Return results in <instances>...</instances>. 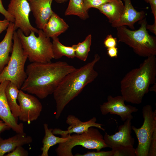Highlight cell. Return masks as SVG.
I'll return each mask as SVG.
<instances>
[{"mask_svg":"<svg viewBox=\"0 0 156 156\" xmlns=\"http://www.w3.org/2000/svg\"><path fill=\"white\" fill-rule=\"evenodd\" d=\"M156 80L155 55L147 57L139 67L128 72L120 82L121 96L125 101L135 104L141 103Z\"/></svg>","mask_w":156,"mask_h":156,"instance_id":"3957f363","label":"cell"},{"mask_svg":"<svg viewBox=\"0 0 156 156\" xmlns=\"http://www.w3.org/2000/svg\"><path fill=\"white\" fill-rule=\"evenodd\" d=\"M5 81L0 84V118L17 133H23L24 126L22 123L18 124L13 116L9 106L5 94V89L9 82Z\"/></svg>","mask_w":156,"mask_h":156,"instance_id":"5bb4252c","label":"cell"},{"mask_svg":"<svg viewBox=\"0 0 156 156\" xmlns=\"http://www.w3.org/2000/svg\"><path fill=\"white\" fill-rule=\"evenodd\" d=\"M19 89L14 84L9 81L5 89L7 102L12 114L17 119L20 113V106L17 100Z\"/></svg>","mask_w":156,"mask_h":156,"instance_id":"44dd1931","label":"cell"},{"mask_svg":"<svg viewBox=\"0 0 156 156\" xmlns=\"http://www.w3.org/2000/svg\"><path fill=\"white\" fill-rule=\"evenodd\" d=\"M45 135L42 140V147L41 148L42 153L41 156H48V152L51 147L55 145L65 142L68 140L65 138L59 137L55 136L52 132L53 129H49L47 123L43 125Z\"/></svg>","mask_w":156,"mask_h":156,"instance_id":"7402d4cb","label":"cell"},{"mask_svg":"<svg viewBox=\"0 0 156 156\" xmlns=\"http://www.w3.org/2000/svg\"><path fill=\"white\" fill-rule=\"evenodd\" d=\"M15 30L14 23L10 22L4 38L0 42V73L9 61V54L12 51L13 36Z\"/></svg>","mask_w":156,"mask_h":156,"instance_id":"ac0fdd59","label":"cell"},{"mask_svg":"<svg viewBox=\"0 0 156 156\" xmlns=\"http://www.w3.org/2000/svg\"><path fill=\"white\" fill-rule=\"evenodd\" d=\"M53 0H30L29 1L31 11L39 29L43 28L54 12L51 8Z\"/></svg>","mask_w":156,"mask_h":156,"instance_id":"9a60e30c","label":"cell"},{"mask_svg":"<svg viewBox=\"0 0 156 156\" xmlns=\"http://www.w3.org/2000/svg\"><path fill=\"white\" fill-rule=\"evenodd\" d=\"M0 156H3L6 153L13 151L17 147L29 144L32 142L31 136L26 135L24 132L17 133L12 137L3 139L0 136Z\"/></svg>","mask_w":156,"mask_h":156,"instance_id":"e0dca14e","label":"cell"},{"mask_svg":"<svg viewBox=\"0 0 156 156\" xmlns=\"http://www.w3.org/2000/svg\"><path fill=\"white\" fill-rule=\"evenodd\" d=\"M68 28L64 19L53 12L42 30L47 37L52 38L58 37Z\"/></svg>","mask_w":156,"mask_h":156,"instance_id":"ffe728a7","label":"cell"},{"mask_svg":"<svg viewBox=\"0 0 156 156\" xmlns=\"http://www.w3.org/2000/svg\"><path fill=\"white\" fill-rule=\"evenodd\" d=\"M13 40L12 49L9 61L0 73V84L4 81H8L20 89L27 77L24 67L28 57L16 30L14 32Z\"/></svg>","mask_w":156,"mask_h":156,"instance_id":"8992f818","label":"cell"},{"mask_svg":"<svg viewBox=\"0 0 156 156\" xmlns=\"http://www.w3.org/2000/svg\"><path fill=\"white\" fill-rule=\"evenodd\" d=\"M67 136L68 140L65 142L59 144L55 150L58 156H73L72 149L78 145L88 149H96L97 151L108 147L103 135L93 127H90L86 132L72 135L68 134Z\"/></svg>","mask_w":156,"mask_h":156,"instance_id":"52a82bcc","label":"cell"},{"mask_svg":"<svg viewBox=\"0 0 156 156\" xmlns=\"http://www.w3.org/2000/svg\"><path fill=\"white\" fill-rule=\"evenodd\" d=\"M29 2L30 0H27ZM57 3H65L68 1V0H53Z\"/></svg>","mask_w":156,"mask_h":156,"instance_id":"74e56055","label":"cell"},{"mask_svg":"<svg viewBox=\"0 0 156 156\" xmlns=\"http://www.w3.org/2000/svg\"><path fill=\"white\" fill-rule=\"evenodd\" d=\"M100 58L98 54H95L92 61L76 68L62 81L53 93L56 105V119L59 118L66 106L97 77L98 74L94 67Z\"/></svg>","mask_w":156,"mask_h":156,"instance_id":"7a4b0ae2","label":"cell"},{"mask_svg":"<svg viewBox=\"0 0 156 156\" xmlns=\"http://www.w3.org/2000/svg\"><path fill=\"white\" fill-rule=\"evenodd\" d=\"M112 156H135V149L133 146H121L111 148Z\"/></svg>","mask_w":156,"mask_h":156,"instance_id":"484cf974","label":"cell"},{"mask_svg":"<svg viewBox=\"0 0 156 156\" xmlns=\"http://www.w3.org/2000/svg\"><path fill=\"white\" fill-rule=\"evenodd\" d=\"M145 2L147 3H148V0H144Z\"/></svg>","mask_w":156,"mask_h":156,"instance_id":"ab89813d","label":"cell"},{"mask_svg":"<svg viewBox=\"0 0 156 156\" xmlns=\"http://www.w3.org/2000/svg\"><path fill=\"white\" fill-rule=\"evenodd\" d=\"M76 68L64 61L31 63L27 67V77L20 89L44 99L53 94L64 77Z\"/></svg>","mask_w":156,"mask_h":156,"instance_id":"6da1fadb","label":"cell"},{"mask_svg":"<svg viewBox=\"0 0 156 156\" xmlns=\"http://www.w3.org/2000/svg\"><path fill=\"white\" fill-rule=\"evenodd\" d=\"M10 129L6 124L2 120H0V132Z\"/></svg>","mask_w":156,"mask_h":156,"instance_id":"8d00e7d4","label":"cell"},{"mask_svg":"<svg viewBox=\"0 0 156 156\" xmlns=\"http://www.w3.org/2000/svg\"><path fill=\"white\" fill-rule=\"evenodd\" d=\"M17 100L20 109L18 118L21 121L30 124L38 119L42 111V106L36 97L20 89Z\"/></svg>","mask_w":156,"mask_h":156,"instance_id":"30bf717a","label":"cell"},{"mask_svg":"<svg viewBox=\"0 0 156 156\" xmlns=\"http://www.w3.org/2000/svg\"><path fill=\"white\" fill-rule=\"evenodd\" d=\"M155 83L153 86L151 88V89H150V90L151 91H154L156 92V84Z\"/></svg>","mask_w":156,"mask_h":156,"instance_id":"f35d334b","label":"cell"},{"mask_svg":"<svg viewBox=\"0 0 156 156\" xmlns=\"http://www.w3.org/2000/svg\"><path fill=\"white\" fill-rule=\"evenodd\" d=\"M139 22L140 26L136 30H131L124 26L116 28L118 42L128 45L140 56L148 57L155 55L156 37L148 33L146 17Z\"/></svg>","mask_w":156,"mask_h":156,"instance_id":"277c9868","label":"cell"},{"mask_svg":"<svg viewBox=\"0 0 156 156\" xmlns=\"http://www.w3.org/2000/svg\"><path fill=\"white\" fill-rule=\"evenodd\" d=\"M151 7V12L154 17V22L156 23V0H148Z\"/></svg>","mask_w":156,"mask_h":156,"instance_id":"836d02e7","label":"cell"},{"mask_svg":"<svg viewBox=\"0 0 156 156\" xmlns=\"http://www.w3.org/2000/svg\"><path fill=\"white\" fill-rule=\"evenodd\" d=\"M92 40V35L89 34L83 41L72 46L75 50V57L84 62L86 60L90 51Z\"/></svg>","mask_w":156,"mask_h":156,"instance_id":"d4e9b609","label":"cell"},{"mask_svg":"<svg viewBox=\"0 0 156 156\" xmlns=\"http://www.w3.org/2000/svg\"><path fill=\"white\" fill-rule=\"evenodd\" d=\"M125 101L121 95L113 97L111 95L107 97V101L100 106L102 114L106 115L109 113L116 114L120 116L121 120L124 122L127 119L132 120V114L138 111V109L130 105H125Z\"/></svg>","mask_w":156,"mask_h":156,"instance_id":"8fae6325","label":"cell"},{"mask_svg":"<svg viewBox=\"0 0 156 156\" xmlns=\"http://www.w3.org/2000/svg\"><path fill=\"white\" fill-rule=\"evenodd\" d=\"M52 39V49L54 59H59L63 56L71 59L75 57V50L72 46L63 45L60 41L58 37Z\"/></svg>","mask_w":156,"mask_h":156,"instance_id":"603a6c76","label":"cell"},{"mask_svg":"<svg viewBox=\"0 0 156 156\" xmlns=\"http://www.w3.org/2000/svg\"><path fill=\"white\" fill-rule=\"evenodd\" d=\"M112 25L118 22L122 15L124 4L121 0H112L102 5L97 9Z\"/></svg>","mask_w":156,"mask_h":156,"instance_id":"d6986e66","label":"cell"},{"mask_svg":"<svg viewBox=\"0 0 156 156\" xmlns=\"http://www.w3.org/2000/svg\"><path fill=\"white\" fill-rule=\"evenodd\" d=\"M156 156V129L153 135L148 156Z\"/></svg>","mask_w":156,"mask_h":156,"instance_id":"4dcf8cb0","label":"cell"},{"mask_svg":"<svg viewBox=\"0 0 156 156\" xmlns=\"http://www.w3.org/2000/svg\"><path fill=\"white\" fill-rule=\"evenodd\" d=\"M107 54L111 58H116L118 57V48L116 47H114L107 49Z\"/></svg>","mask_w":156,"mask_h":156,"instance_id":"d6a6232c","label":"cell"},{"mask_svg":"<svg viewBox=\"0 0 156 156\" xmlns=\"http://www.w3.org/2000/svg\"><path fill=\"white\" fill-rule=\"evenodd\" d=\"M112 0H83L84 8L87 11L90 8L98 9L103 4Z\"/></svg>","mask_w":156,"mask_h":156,"instance_id":"4316f807","label":"cell"},{"mask_svg":"<svg viewBox=\"0 0 156 156\" xmlns=\"http://www.w3.org/2000/svg\"><path fill=\"white\" fill-rule=\"evenodd\" d=\"M121 0L124 3L122 15L118 22L111 25V26L114 28L127 26L132 30H134L135 24L145 17V12L143 11H138L135 9L131 0Z\"/></svg>","mask_w":156,"mask_h":156,"instance_id":"2e32d148","label":"cell"},{"mask_svg":"<svg viewBox=\"0 0 156 156\" xmlns=\"http://www.w3.org/2000/svg\"><path fill=\"white\" fill-rule=\"evenodd\" d=\"M144 121L141 127L138 128L131 126L138 141L135 149L136 156H148L152 138L156 129V111H153L151 106L147 105L142 109Z\"/></svg>","mask_w":156,"mask_h":156,"instance_id":"ba28073f","label":"cell"},{"mask_svg":"<svg viewBox=\"0 0 156 156\" xmlns=\"http://www.w3.org/2000/svg\"><path fill=\"white\" fill-rule=\"evenodd\" d=\"M112 151H88L83 154L77 153L74 155L75 156H112Z\"/></svg>","mask_w":156,"mask_h":156,"instance_id":"83f0119b","label":"cell"},{"mask_svg":"<svg viewBox=\"0 0 156 156\" xmlns=\"http://www.w3.org/2000/svg\"><path fill=\"white\" fill-rule=\"evenodd\" d=\"M96 118L93 117L88 121L82 122L73 115L68 116L66 120V123L69 126L66 130H63L60 129H53L52 132L54 135H60L62 137L65 138L68 134L73 133L80 134L87 132L91 127H96L105 131L102 127L104 125L96 123Z\"/></svg>","mask_w":156,"mask_h":156,"instance_id":"7c38bea8","label":"cell"},{"mask_svg":"<svg viewBox=\"0 0 156 156\" xmlns=\"http://www.w3.org/2000/svg\"><path fill=\"white\" fill-rule=\"evenodd\" d=\"M7 11L14 18L15 30L19 29L26 36L31 31L38 34V29L30 23L29 15L31 11L27 0H10Z\"/></svg>","mask_w":156,"mask_h":156,"instance_id":"9c48e42d","label":"cell"},{"mask_svg":"<svg viewBox=\"0 0 156 156\" xmlns=\"http://www.w3.org/2000/svg\"><path fill=\"white\" fill-rule=\"evenodd\" d=\"M10 22L9 21L6 19L3 20H0V34L7 29Z\"/></svg>","mask_w":156,"mask_h":156,"instance_id":"e575fe53","label":"cell"},{"mask_svg":"<svg viewBox=\"0 0 156 156\" xmlns=\"http://www.w3.org/2000/svg\"><path fill=\"white\" fill-rule=\"evenodd\" d=\"M117 40L116 38H114L111 34L107 35L103 41V44L105 47L107 48L116 47L117 44Z\"/></svg>","mask_w":156,"mask_h":156,"instance_id":"f546056e","label":"cell"},{"mask_svg":"<svg viewBox=\"0 0 156 156\" xmlns=\"http://www.w3.org/2000/svg\"><path fill=\"white\" fill-rule=\"evenodd\" d=\"M23 49L27 55L29 61L32 62L46 63L51 62L53 58L52 42L42 29H38V36L31 32L25 36L19 29L16 31Z\"/></svg>","mask_w":156,"mask_h":156,"instance_id":"5b68a950","label":"cell"},{"mask_svg":"<svg viewBox=\"0 0 156 156\" xmlns=\"http://www.w3.org/2000/svg\"><path fill=\"white\" fill-rule=\"evenodd\" d=\"M64 15L77 16L83 20H86L89 17L88 12L84 8L83 0H69Z\"/></svg>","mask_w":156,"mask_h":156,"instance_id":"cb8c5ba5","label":"cell"},{"mask_svg":"<svg viewBox=\"0 0 156 156\" xmlns=\"http://www.w3.org/2000/svg\"><path fill=\"white\" fill-rule=\"evenodd\" d=\"M147 29L148 30L151 32L156 35V23H154L153 25L147 24L146 25Z\"/></svg>","mask_w":156,"mask_h":156,"instance_id":"d590c367","label":"cell"},{"mask_svg":"<svg viewBox=\"0 0 156 156\" xmlns=\"http://www.w3.org/2000/svg\"><path fill=\"white\" fill-rule=\"evenodd\" d=\"M131 120L128 119L118 127V131L112 135L105 133L103 138L106 144L110 148L121 146H133L134 138L131 135Z\"/></svg>","mask_w":156,"mask_h":156,"instance_id":"4fadbf2b","label":"cell"},{"mask_svg":"<svg viewBox=\"0 0 156 156\" xmlns=\"http://www.w3.org/2000/svg\"><path fill=\"white\" fill-rule=\"evenodd\" d=\"M0 13L3 15L5 19L10 22L14 23V19L13 17L4 8L2 3V0H0Z\"/></svg>","mask_w":156,"mask_h":156,"instance_id":"1f68e13d","label":"cell"},{"mask_svg":"<svg viewBox=\"0 0 156 156\" xmlns=\"http://www.w3.org/2000/svg\"><path fill=\"white\" fill-rule=\"evenodd\" d=\"M29 155L28 151L25 149L22 146L17 147L12 151L8 153L6 156H27Z\"/></svg>","mask_w":156,"mask_h":156,"instance_id":"f1b7e54d","label":"cell"}]
</instances>
